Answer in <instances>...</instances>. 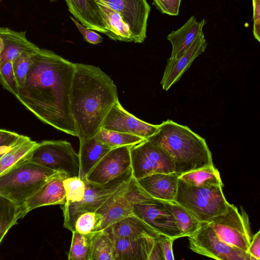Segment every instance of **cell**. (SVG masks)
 Here are the masks:
<instances>
[{
    "instance_id": "d6a6232c",
    "label": "cell",
    "mask_w": 260,
    "mask_h": 260,
    "mask_svg": "<svg viewBox=\"0 0 260 260\" xmlns=\"http://www.w3.org/2000/svg\"><path fill=\"white\" fill-rule=\"evenodd\" d=\"M102 215L96 212H86L80 214L75 223V230L79 233L88 234L100 230Z\"/></svg>"
},
{
    "instance_id": "f6af8a7d",
    "label": "cell",
    "mask_w": 260,
    "mask_h": 260,
    "mask_svg": "<svg viewBox=\"0 0 260 260\" xmlns=\"http://www.w3.org/2000/svg\"><path fill=\"white\" fill-rule=\"evenodd\" d=\"M4 49V43L3 39L0 37V56Z\"/></svg>"
},
{
    "instance_id": "ee69618b",
    "label": "cell",
    "mask_w": 260,
    "mask_h": 260,
    "mask_svg": "<svg viewBox=\"0 0 260 260\" xmlns=\"http://www.w3.org/2000/svg\"><path fill=\"white\" fill-rule=\"evenodd\" d=\"M11 148V147H6V146H3V147H0V154H3V153L8 151Z\"/></svg>"
},
{
    "instance_id": "4dcf8cb0",
    "label": "cell",
    "mask_w": 260,
    "mask_h": 260,
    "mask_svg": "<svg viewBox=\"0 0 260 260\" xmlns=\"http://www.w3.org/2000/svg\"><path fill=\"white\" fill-rule=\"evenodd\" d=\"M102 142L112 147L133 146L146 140L126 133L101 128L94 136Z\"/></svg>"
},
{
    "instance_id": "9a60e30c",
    "label": "cell",
    "mask_w": 260,
    "mask_h": 260,
    "mask_svg": "<svg viewBox=\"0 0 260 260\" xmlns=\"http://www.w3.org/2000/svg\"><path fill=\"white\" fill-rule=\"evenodd\" d=\"M158 125L145 122L130 114L118 100L106 116L102 128L133 134L147 139L156 132Z\"/></svg>"
},
{
    "instance_id": "8fae6325",
    "label": "cell",
    "mask_w": 260,
    "mask_h": 260,
    "mask_svg": "<svg viewBox=\"0 0 260 260\" xmlns=\"http://www.w3.org/2000/svg\"><path fill=\"white\" fill-rule=\"evenodd\" d=\"M188 237L189 248L198 254L216 259L250 260L248 252L223 242L207 222Z\"/></svg>"
},
{
    "instance_id": "6da1fadb",
    "label": "cell",
    "mask_w": 260,
    "mask_h": 260,
    "mask_svg": "<svg viewBox=\"0 0 260 260\" xmlns=\"http://www.w3.org/2000/svg\"><path fill=\"white\" fill-rule=\"evenodd\" d=\"M75 71V63L39 49L16 98L44 123L77 137L70 103Z\"/></svg>"
},
{
    "instance_id": "7c38bea8",
    "label": "cell",
    "mask_w": 260,
    "mask_h": 260,
    "mask_svg": "<svg viewBox=\"0 0 260 260\" xmlns=\"http://www.w3.org/2000/svg\"><path fill=\"white\" fill-rule=\"evenodd\" d=\"M133 213L161 235L175 240L182 237L174 217L163 201L151 198L136 203Z\"/></svg>"
},
{
    "instance_id": "ffe728a7",
    "label": "cell",
    "mask_w": 260,
    "mask_h": 260,
    "mask_svg": "<svg viewBox=\"0 0 260 260\" xmlns=\"http://www.w3.org/2000/svg\"><path fill=\"white\" fill-rule=\"evenodd\" d=\"M68 10L83 26L106 34V30L95 0H64Z\"/></svg>"
},
{
    "instance_id": "e575fe53",
    "label": "cell",
    "mask_w": 260,
    "mask_h": 260,
    "mask_svg": "<svg viewBox=\"0 0 260 260\" xmlns=\"http://www.w3.org/2000/svg\"><path fill=\"white\" fill-rule=\"evenodd\" d=\"M66 203L80 201L83 198L85 185L79 176L66 177L63 180Z\"/></svg>"
},
{
    "instance_id": "8d00e7d4",
    "label": "cell",
    "mask_w": 260,
    "mask_h": 260,
    "mask_svg": "<svg viewBox=\"0 0 260 260\" xmlns=\"http://www.w3.org/2000/svg\"><path fill=\"white\" fill-rule=\"evenodd\" d=\"M181 0H153L152 5L162 14L172 16L179 15Z\"/></svg>"
},
{
    "instance_id": "d6986e66",
    "label": "cell",
    "mask_w": 260,
    "mask_h": 260,
    "mask_svg": "<svg viewBox=\"0 0 260 260\" xmlns=\"http://www.w3.org/2000/svg\"><path fill=\"white\" fill-rule=\"evenodd\" d=\"M111 237L114 245V260H148L155 242L161 239Z\"/></svg>"
},
{
    "instance_id": "44dd1931",
    "label": "cell",
    "mask_w": 260,
    "mask_h": 260,
    "mask_svg": "<svg viewBox=\"0 0 260 260\" xmlns=\"http://www.w3.org/2000/svg\"><path fill=\"white\" fill-rule=\"evenodd\" d=\"M205 24V19L198 21L195 16H192L182 26L169 34L167 39L172 46L169 58L177 59L180 57L193 41L204 33L203 29Z\"/></svg>"
},
{
    "instance_id": "603a6c76",
    "label": "cell",
    "mask_w": 260,
    "mask_h": 260,
    "mask_svg": "<svg viewBox=\"0 0 260 260\" xmlns=\"http://www.w3.org/2000/svg\"><path fill=\"white\" fill-rule=\"evenodd\" d=\"M113 148L95 137L80 141L79 178L85 179L94 166Z\"/></svg>"
},
{
    "instance_id": "9c48e42d",
    "label": "cell",
    "mask_w": 260,
    "mask_h": 260,
    "mask_svg": "<svg viewBox=\"0 0 260 260\" xmlns=\"http://www.w3.org/2000/svg\"><path fill=\"white\" fill-rule=\"evenodd\" d=\"M151 198H153L141 187L133 177L96 211L103 216L100 230H105L114 222L134 215L133 206L135 204Z\"/></svg>"
},
{
    "instance_id": "7bdbcfd3",
    "label": "cell",
    "mask_w": 260,
    "mask_h": 260,
    "mask_svg": "<svg viewBox=\"0 0 260 260\" xmlns=\"http://www.w3.org/2000/svg\"><path fill=\"white\" fill-rule=\"evenodd\" d=\"M161 239H158L155 242L148 260H164L161 247Z\"/></svg>"
},
{
    "instance_id": "277c9868",
    "label": "cell",
    "mask_w": 260,
    "mask_h": 260,
    "mask_svg": "<svg viewBox=\"0 0 260 260\" xmlns=\"http://www.w3.org/2000/svg\"><path fill=\"white\" fill-rule=\"evenodd\" d=\"M57 173L28 160L0 176V195L23 205Z\"/></svg>"
},
{
    "instance_id": "f1b7e54d",
    "label": "cell",
    "mask_w": 260,
    "mask_h": 260,
    "mask_svg": "<svg viewBox=\"0 0 260 260\" xmlns=\"http://www.w3.org/2000/svg\"><path fill=\"white\" fill-rule=\"evenodd\" d=\"M179 178L197 186H223L219 172L213 165L182 174Z\"/></svg>"
},
{
    "instance_id": "c3c4849f",
    "label": "cell",
    "mask_w": 260,
    "mask_h": 260,
    "mask_svg": "<svg viewBox=\"0 0 260 260\" xmlns=\"http://www.w3.org/2000/svg\"><path fill=\"white\" fill-rule=\"evenodd\" d=\"M1 1V0H0Z\"/></svg>"
},
{
    "instance_id": "52a82bcc",
    "label": "cell",
    "mask_w": 260,
    "mask_h": 260,
    "mask_svg": "<svg viewBox=\"0 0 260 260\" xmlns=\"http://www.w3.org/2000/svg\"><path fill=\"white\" fill-rule=\"evenodd\" d=\"M29 161L68 177L79 176L78 154L66 141H43L32 151Z\"/></svg>"
},
{
    "instance_id": "d590c367",
    "label": "cell",
    "mask_w": 260,
    "mask_h": 260,
    "mask_svg": "<svg viewBox=\"0 0 260 260\" xmlns=\"http://www.w3.org/2000/svg\"><path fill=\"white\" fill-rule=\"evenodd\" d=\"M0 82L3 87L16 97L19 87L13 68V62L6 61L0 64Z\"/></svg>"
},
{
    "instance_id": "30bf717a",
    "label": "cell",
    "mask_w": 260,
    "mask_h": 260,
    "mask_svg": "<svg viewBox=\"0 0 260 260\" xmlns=\"http://www.w3.org/2000/svg\"><path fill=\"white\" fill-rule=\"evenodd\" d=\"M130 154L133 177L136 180L155 173L175 172L170 157L147 139L131 146Z\"/></svg>"
},
{
    "instance_id": "60d3db41",
    "label": "cell",
    "mask_w": 260,
    "mask_h": 260,
    "mask_svg": "<svg viewBox=\"0 0 260 260\" xmlns=\"http://www.w3.org/2000/svg\"><path fill=\"white\" fill-rule=\"evenodd\" d=\"M248 252L250 255V260L260 259V231H258L251 238Z\"/></svg>"
},
{
    "instance_id": "bcb514c9",
    "label": "cell",
    "mask_w": 260,
    "mask_h": 260,
    "mask_svg": "<svg viewBox=\"0 0 260 260\" xmlns=\"http://www.w3.org/2000/svg\"><path fill=\"white\" fill-rule=\"evenodd\" d=\"M57 1V0H50V1L51 2H54V1Z\"/></svg>"
},
{
    "instance_id": "ab89813d",
    "label": "cell",
    "mask_w": 260,
    "mask_h": 260,
    "mask_svg": "<svg viewBox=\"0 0 260 260\" xmlns=\"http://www.w3.org/2000/svg\"><path fill=\"white\" fill-rule=\"evenodd\" d=\"M253 7V35L254 38L260 41V0H252Z\"/></svg>"
},
{
    "instance_id": "2e32d148",
    "label": "cell",
    "mask_w": 260,
    "mask_h": 260,
    "mask_svg": "<svg viewBox=\"0 0 260 260\" xmlns=\"http://www.w3.org/2000/svg\"><path fill=\"white\" fill-rule=\"evenodd\" d=\"M207 45L204 34L203 33L193 41L180 57L177 59H168L160 82L164 90H168L180 79L193 61L204 52Z\"/></svg>"
},
{
    "instance_id": "f546056e",
    "label": "cell",
    "mask_w": 260,
    "mask_h": 260,
    "mask_svg": "<svg viewBox=\"0 0 260 260\" xmlns=\"http://www.w3.org/2000/svg\"><path fill=\"white\" fill-rule=\"evenodd\" d=\"M89 260H114V245L111 235L105 230L92 234Z\"/></svg>"
},
{
    "instance_id": "e0dca14e",
    "label": "cell",
    "mask_w": 260,
    "mask_h": 260,
    "mask_svg": "<svg viewBox=\"0 0 260 260\" xmlns=\"http://www.w3.org/2000/svg\"><path fill=\"white\" fill-rule=\"evenodd\" d=\"M66 177L68 176L57 173L29 197L23 204L26 213L44 206L63 204L66 192L63 180Z\"/></svg>"
},
{
    "instance_id": "484cf974",
    "label": "cell",
    "mask_w": 260,
    "mask_h": 260,
    "mask_svg": "<svg viewBox=\"0 0 260 260\" xmlns=\"http://www.w3.org/2000/svg\"><path fill=\"white\" fill-rule=\"evenodd\" d=\"M96 2L100 9L105 26V35L114 41L133 42L132 34L128 27L121 15L106 4L100 1Z\"/></svg>"
},
{
    "instance_id": "ac0fdd59",
    "label": "cell",
    "mask_w": 260,
    "mask_h": 260,
    "mask_svg": "<svg viewBox=\"0 0 260 260\" xmlns=\"http://www.w3.org/2000/svg\"><path fill=\"white\" fill-rule=\"evenodd\" d=\"M179 175L174 173H155L136 180L150 197L164 201H174L177 191Z\"/></svg>"
},
{
    "instance_id": "8992f818",
    "label": "cell",
    "mask_w": 260,
    "mask_h": 260,
    "mask_svg": "<svg viewBox=\"0 0 260 260\" xmlns=\"http://www.w3.org/2000/svg\"><path fill=\"white\" fill-rule=\"evenodd\" d=\"M133 177L131 168L124 174L103 184L89 182L84 179L85 190L83 199L79 202L61 205L63 226L72 232L74 231L77 217L86 212H96L105 202Z\"/></svg>"
},
{
    "instance_id": "3957f363",
    "label": "cell",
    "mask_w": 260,
    "mask_h": 260,
    "mask_svg": "<svg viewBox=\"0 0 260 260\" xmlns=\"http://www.w3.org/2000/svg\"><path fill=\"white\" fill-rule=\"evenodd\" d=\"M147 140L170 157L175 173L179 176L213 165L211 152L205 139L188 126L172 120L159 124L156 132Z\"/></svg>"
},
{
    "instance_id": "4fadbf2b",
    "label": "cell",
    "mask_w": 260,
    "mask_h": 260,
    "mask_svg": "<svg viewBox=\"0 0 260 260\" xmlns=\"http://www.w3.org/2000/svg\"><path fill=\"white\" fill-rule=\"evenodd\" d=\"M118 12L127 24L133 42L143 43L146 38L150 7L146 0H96Z\"/></svg>"
},
{
    "instance_id": "7a4b0ae2",
    "label": "cell",
    "mask_w": 260,
    "mask_h": 260,
    "mask_svg": "<svg viewBox=\"0 0 260 260\" xmlns=\"http://www.w3.org/2000/svg\"><path fill=\"white\" fill-rule=\"evenodd\" d=\"M71 109L77 137L82 141L94 137L113 105L118 100L113 80L98 67L75 63Z\"/></svg>"
},
{
    "instance_id": "83f0119b",
    "label": "cell",
    "mask_w": 260,
    "mask_h": 260,
    "mask_svg": "<svg viewBox=\"0 0 260 260\" xmlns=\"http://www.w3.org/2000/svg\"><path fill=\"white\" fill-rule=\"evenodd\" d=\"M163 202L174 217L182 237L189 236L200 228L202 222L187 209L174 201Z\"/></svg>"
},
{
    "instance_id": "d4e9b609",
    "label": "cell",
    "mask_w": 260,
    "mask_h": 260,
    "mask_svg": "<svg viewBox=\"0 0 260 260\" xmlns=\"http://www.w3.org/2000/svg\"><path fill=\"white\" fill-rule=\"evenodd\" d=\"M38 144L29 137L22 135L19 141L0 157V176L29 160Z\"/></svg>"
},
{
    "instance_id": "cb8c5ba5",
    "label": "cell",
    "mask_w": 260,
    "mask_h": 260,
    "mask_svg": "<svg viewBox=\"0 0 260 260\" xmlns=\"http://www.w3.org/2000/svg\"><path fill=\"white\" fill-rule=\"evenodd\" d=\"M25 34V32L0 27V37L4 43V49L0 56V64L6 61L13 62L24 51L39 49L26 39Z\"/></svg>"
},
{
    "instance_id": "7dc6e473",
    "label": "cell",
    "mask_w": 260,
    "mask_h": 260,
    "mask_svg": "<svg viewBox=\"0 0 260 260\" xmlns=\"http://www.w3.org/2000/svg\"><path fill=\"white\" fill-rule=\"evenodd\" d=\"M3 154H0V157H1V156H2V155Z\"/></svg>"
},
{
    "instance_id": "4316f807",
    "label": "cell",
    "mask_w": 260,
    "mask_h": 260,
    "mask_svg": "<svg viewBox=\"0 0 260 260\" xmlns=\"http://www.w3.org/2000/svg\"><path fill=\"white\" fill-rule=\"evenodd\" d=\"M26 214L23 205L0 195V244L9 230Z\"/></svg>"
},
{
    "instance_id": "5b68a950",
    "label": "cell",
    "mask_w": 260,
    "mask_h": 260,
    "mask_svg": "<svg viewBox=\"0 0 260 260\" xmlns=\"http://www.w3.org/2000/svg\"><path fill=\"white\" fill-rule=\"evenodd\" d=\"M222 186H197L179 178L174 201L189 211L200 222H205L224 213L229 202Z\"/></svg>"
},
{
    "instance_id": "f35d334b",
    "label": "cell",
    "mask_w": 260,
    "mask_h": 260,
    "mask_svg": "<svg viewBox=\"0 0 260 260\" xmlns=\"http://www.w3.org/2000/svg\"><path fill=\"white\" fill-rule=\"evenodd\" d=\"M21 136L16 133L0 129V147L14 146L19 141Z\"/></svg>"
},
{
    "instance_id": "b9f144b4",
    "label": "cell",
    "mask_w": 260,
    "mask_h": 260,
    "mask_svg": "<svg viewBox=\"0 0 260 260\" xmlns=\"http://www.w3.org/2000/svg\"><path fill=\"white\" fill-rule=\"evenodd\" d=\"M175 239L168 237H164L160 240L161 247L164 260H174L173 253V243Z\"/></svg>"
},
{
    "instance_id": "7402d4cb",
    "label": "cell",
    "mask_w": 260,
    "mask_h": 260,
    "mask_svg": "<svg viewBox=\"0 0 260 260\" xmlns=\"http://www.w3.org/2000/svg\"><path fill=\"white\" fill-rule=\"evenodd\" d=\"M103 230L111 236L119 238L162 239L165 237L157 233L135 215L118 220Z\"/></svg>"
},
{
    "instance_id": "1f68e13d",
    "label": "cell",
    "mask_w": 260,
    "mask_h": 260,
    "mask_svg": "<svg viewBox=\"0 0 260 260\" xmlns=\"http://www.w3.org/2000/svg\"><path fill=\"white\" fill-rule=\"evenodd\" d=\"M93 233L82 234L76 231L72 232L68 259L89 260L91 239Z\"/></svg>"
},
{
    "instance_id": "836d02e7",
    "label": "cell",
    "mask_w": 260,
    "mask_h": 260,
    "mask_svg": "<svg viewBox=\"0 0 260 260\" xmlns=\"http://www.w3.org/2000/svg\"><path fill=\"white\" fill-rule=\"evenodd\" d=\"M39 49L24 51L13 62L14 73L19 88L23 86L33 57Z\"/></svg>"
},
{
    "instance_id": "74e56055",
    "label": "cell",
    "mask_w": 260,
    "mask_h": 260,
    "mask_svg": "<svg viewBox=\"0 0 260 260\" xmlns=\"http://www.w3.org/2000/svg\"><path fill=\"white\" fill-rule=\"evenodd\" d=\"M70 18L77 26L85 41L93 45H96L103 42V38L100 35L93 30L83 26L73 17L71 16Z\"/></svg>"
},
{
    "instance_id": "ba28073f",
    "label": "cell",
    "mask_w": 260,
    "mask_h": 260,
    "mask_svg": "<svg viewBox=\"0 0 260 260\" xmlns=\"http://www.w3.org/2000/svg\"><path fill=\"white\" fill-rule=\"evenodd\" d=\"M218 237L226 244L248 252L251 240L248 214L229 203L226 210L208 221Z\"/></svg>"
},
{
    "instance_id": "5bb4252c",
    "label": "cell",
    "mask_w": 260,
    "mask_h": 260,
    "mask_svg": "<svg viewBox=\"0 0 260 260\" xmlns=\"http://www.w3.org/2000/svg\"><path fill=\"white\" fill-rule=\"evenodd\" d=\"M131 146L112 149L94 166L85 179L103 184L124 174L131 168Z\"/></svg>"
}]
</instances>
